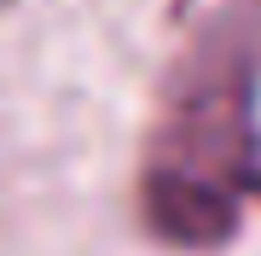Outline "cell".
<instances>
[{
	"label": "cell",
	"mask_w": 261,
	"mask_h": 256,
	"mask_svg": "<svg viewBox=\"0 0 261 256\" xmlns=\"http://www.w3.org/2000/svg\"><path fill=\"white\" fill-rule=\"evenodd\" d=\"M255 82L261 0H232L168 70L140 163L145 227L186 250L226 245L238 192L255 180Z\"/></svg>",
	"instance_id": "6da1fadb"
},
{
	"label": "cell",
	"mask_w": 261,
	"mask_h": 256,
	"mask_svg": "<svg viewBox=\"0 0 261 256\" xmlns=\"http://www.w3.org/2000/svg\"><path fill=\"white\" fill-rule=\"evenodd\" d=\"M250 192H255V198H261V175H255V180H250Z\"/></svg>",
	"instance_id": "7a4b0ae2"
},
{
	"label": "cell",
	"mask_w": 261,
	"mask_h": 256,
	"mask_svg": "<svg viewBox=\"0 0 261 256\" xmlns=\"http://www.w3.org/2000/svg\"><path fill=\"white\" fill-rule=\"evenodd\" d=\"M6 6H12V0H0V12H6Z\"/></svg>",
	"instance_id": "3957f363"
}]
</instances>
